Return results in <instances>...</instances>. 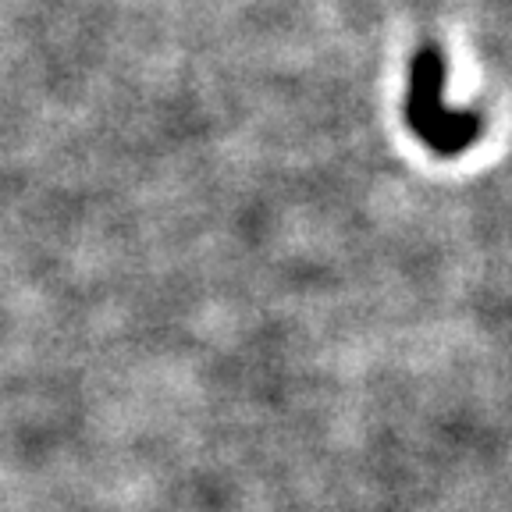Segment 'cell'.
I'll list each match as a JSON object with an SVG mask.
<instances>
[{"label": "cell", "mask_w": 512, "mask_h": 512, "mask_svg": "<svg viewBox=\"0 0 512 512\" xmlns=\"http://www.w3.org/2000/svg\"><path fill=\"white\" fill-rule=\"evenodd\" d=\"M445 93V57L434 43L416 50L413 72H409V96H406V121L416 136L424 139L441 157H456L470 150L480 136L477 111H452L441 100Z\"/></svg>", "instance_id": "obj_1"}]
</instances>
